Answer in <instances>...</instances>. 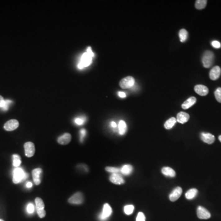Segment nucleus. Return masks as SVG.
<instances>
[{"mask_svg":"<svg viewBox=\"0 0 221 221\" xmlns=\"http://www.w3.org/2000/svg\"><path fill=\"white\" fill-rule=\"evenodd\" d=\"M94 56V54L92 51L90 47L87 48V52L83 53L81 56V60L78 65V68L83 69L84 67L88 66L92 62V58Z\"/></svg>","mask_w":221,"mask_h":221,"instance_id":"obj_1","label":"nucleus"},{"mask_svg":"<svg viewBox=\"0 0 221 221\" xmlns=\"http://www.w3.org/2000/svg\"><path fill=\"white\" fill-rule=\"evenodd\" d=\"M28 176V174L26 173L21 168H16L13 171V183L14 184H18L23 181H25Z\"/></svg>","mask_w":221,"mask_h":221,"instance_id":"obj_2","label":"nucleus"},{"mask_svg":"<svg viewBox=\"0 0 221 221\" xmlns=\"http://www.w3.org/2000/svg\"><path fill=\"white\" fill-rule=\"evenodd\" d=\"M214 54L210 51H206L203 55L202 63L205 68H210L212 66L214 62Z\"/></svg>","mask_w":221,"mask_h":221,"instance_id":"obj_3","label":"nucleus"},{"mask_svg":"<svg viewBox=\"0 0 221 221\" xmlns=\"http://www.w3.org/2000/svg\"><path fill=\"white\" fill-rule=\"evenodd\" d=\"M135 84V79L132 76H127L122 79L119 83L120 87L123 89H127L132 87Z\"/></svg>","mask_w":221,"mask_h":221,"instance_id":"obj_4","label":"nucleus"},{"mask_svg":"<svg viewBox=\"0 0 221 221\" xmlns=\"http://www.w3.org/2000/svg\"><path fill=\"white\" fill-rule=\"evenodd\" d=\"M112 213V208L110 205L108 203H105L103 206V211L99 216V219L101 221H106L111 215Z\"/></svg>","mask_w":221,"mask_h":221,"instance_id":"obj_5","label":"nucleus"},{"mask_svg":"<svg viewBox=\"0 0 221 221\" xmlns=\"http://www.w3.org/2000/svg\"><path fill=\"white\" fill-rule=\"evenodd\" d=\"M83 201V194L79 192L74 193L68 199V202L71 204H74V205L82 204Z\"/></svg>","mask_w":221,"mask_h":221,"instance_id":"obj_6","label":"nucleus"},{"mask_svg":"<svg viewBox=\"0 0 221 221\" xmlns=\"http://www.w3.org/2000/svg\"><path fill=\"white\" fill-rule=\"evenodd\" d=\"M19 126V122L16 119H11L8 120L4 125V129L8 132L13 131L17 129Z\"/></svg>","mask_w":221,"mask_h":221,"instance_id":"obj_7","label":"nucleus"},{"mask_svg":"<svg viewBox=\"0 0 221 221\" xmlns=\"http://www.w3.org/2000/svg\"><path fill=\"white\" fill-rule=\"evenodd\" d=\"M25 154L27 157H31L35 153V146L32 142H27L24 144Z\"/></svg>","mask_w":221,"mask_h":221,"instance_id":"obj_8","label":"nucleus"},{"mask_svg":"<svg viewBox=\"0 0 221 221\" xmlns=\"http://www.w3.org/2000/svg\"><path fill=\"white\" fill-rule=\"evenodd\" d=\"M197 216L201 219H208L210 218L211 214L206 208L200 206L197 208Z\"/></svg>","mask_w":221,"mask_h":221,"instance_id":"obj_9","label":"nucleus"},{"mask_svg":"<svg viewBox=\"0 0 221 221\" xmlns=\"http://www.w3.org/2000/svg\"><path fill=\"white\" fill-rule=\"evenodd\" d=\"M110 180L111 183L117 185L123 184L125 183L124 178L117 173H112L110 177Z\"/></svg>","mask_w":221,"mask_h":221,"instance_id":"obj_10","label":"nucleus"},{"mask_svg":"<svg viewBox=\"0 0 221 221\" xmlns=\"http://www.w3.org/2000/svg\"><path fill=\"white\" fill-rule=\"evenodd\" d=\"M221 68L218 66L213 67L210 73V78L211 80L215 81L217 80L221 76Z\"/></svg>","mask_w":221,"mask_h":221,"instance_id":"obj_11","label":"nucleus"},{"mask_svg":"<svg viewBox=\"0 0 221 221\" xmlns=\"http://www.w3.org/2000/svg\"><path fill=\"white\" fill-rule=\"evenodd\" d=\"M195 92L200 96H206L209 92L208 87L203 85H196L194 87Z\"/></svg>","mask_w":221,"mask_h":221,"instance_id":"obj_12","label":"nucleus"},{"mask_svg":"<svg viewBox=\"0 0 221 221\" xmlns=\"http://www.w3.org/2000/svg\"><path fill=\"white\" fill-rule=\"evenodd\" d=\"M42 173V169L41 168L34 169L32 171V175L34 183L36 185H39L41 184V174Z\"/></svg>","mask_w":221,"mask_h":221,"instance_id":"obj_13","label":"nucleus"},{"mask_svg":"<svg viewBox=\"0 0 221 221\" xmlns=\"http://www.w3.org/2000/svg\"><path fill=\"white\" fill-rule=\"evenodd\" d=\"M183 192L182 188L180 187H176L171 193L169 195V200L171 201H176L181 195Z\"/></svg>","mask_w":221,"mask_h":221,"instance_id":"obj_14","label":"nucleus"},{"mask_svg":"<svg viewBox=\"0 0 221 221\" xmlns=\"http://www.w3.org/2000/svg\"><path fill=\"white\" fill-rule=\"evenodd\" d=\"M71 140V135L68 133H66L57 139V142L61 145H66L70 142Z\"/></svg>","mask_w":221,"mask_h":221,"instance_id":"obj_15","label":"nucleus"},{"mask_svg":"<svg viewBox=\"0 0 221 221\" xmlns=\"http://www.w3.org/2000/svg\"><path fill=\"white\" fill-rule=\"evenodd\" d=\"M201 140L209 144H213L215 141V137L213 135L208 133H201Z\"/></svg>","mask_w":221,"mask_h":221,"instance_id":"obj_16","label":"nucleus"},{"mask_svg":"<svg viewBox=\"0 0 221 221\" xmlns=\"http://www.w3.org/2000/svg\"><path fill=\"white\" fill-rule=\"evenodd\" d=\"M189 115L185 112H180L177 115V122L180 124H185L189 119Z\"/></svg>","mask_w":221,"mask_h":221,"instance_id":"obj_17","label":"nucleus"},{"mask_svg":"<svg viewBox=\"0 0 221 221\" xmlns=\"http://www.w3.org/2000/svg\"><path fill=\"white\" fill-rule=\"evenodd\" d=\"M196 99L195 97H190L189 98H188L187 100H186L182 105V108L184 110H187L189 109V108H191L192 106H193V105L196 103Z\"/></svg>","mask_w":221,"mask_h":221,"instance_id":"obj_18","label":"nucleus"},{"mask_svg":"<svg viewBox=\"0 0 221 221\" xmlns=\"http://www.w3.org/2000/svg\"><path fill=\"white\" fill-rule=\"evenodd\" d=\"M12 103V101L7 100H5L4 98L0 95V108L2 110H7L9 109L10 104Z\"/></svg>","mask_w":221,"mask_h":221,"instance_id":"obj_19","label":"nucleus"},{"mask_svg":"<svg viewBox=\"0 0 221 221\" xmlns=\"http://www.w3.org/2000/svg\"><path fill=\"white\" fill-rule=\"evenodd\" d=\"M162 173L166 176H169V177H175L176 176V172L173 169H172L170 167L165 166L162 169Z\"/></svg>","mask_w":221,"mask_h":221,"instance_id":"obj_20","label":"nucleus"},{"mask_svg":"<svg viewBox=\"0 0 221 221\" xmlns=\"http://www.w3.org/2000/svg\"><path fill=\"white\" fill-rule=\"evenodd\" d=\"M133 166L131 165H125L121 168L120 171L124 175H130L133 171Z\"/></svg>","mask_w":221,"mask_h":221,"instance_id":"obj_21","label":"nucleus"},{"mask_svg":"<svg viewBox=\"0 0 221 221\" xmlns=\"http://www.w3.org/2000/svg\"><path fill=\"white\" fill-rule=\"evenodd\" d=\"M127 124L124 120H120L119 123V133L121 135H124L127 132Z\"/></svg>","mask_w":221,"mask_h":221,"instance_id":"obj_22","label":"nucleus"},{"mask_svg":"<svg viewBox=\"0 0 221 221\" xmlns=\"http://www.w3.org/2000/svg\"><path fill=\"white\" fill-rule=\"evenodd\" d=\"M177 120L176 118L174 117H171L170 119H169L168 120H167L165 123L164 127L167 130H169L171 129H172L173 127V126L174 125V124L176 123Z\"/></svg>","mask_w":221,"mask_h":221,"instance_id":"obj_23","label":"nucleus"},{"mask_svg":"<svg viewBox=\"0 0 221 221\" xmlns=\"http://www.w3.org/2000/svg\"><path fill=\"white\" fill-rule=\"evenodd\" d=\"M35 204H36V211L37 210H44V203L43 201V200L39 198V197H37L35 199Z\"/></svg>","mask_w":221,"mask_h":221,"instance_id":"obj_24","label":"nucleus"},{"mask_svg":"<svg viewBox=\"0 0 221 221\" xmlns=\"http://www.w3.org/2000/svg\"><path fill=\"white\" fill-rule=\"evenodd\" d=\"M198 193V191L196 189H191L189 190L186 193V198L188 200H192L194 198Z\"/></svg>","mask_w":221,"mask_h":221,"instance_id":"obj_25","label":"nucleus"},{"mask_svg":"<svg viewBox=\"0 0 221 221\" xmlns=\"http://www.w3.org/2000/svg\"><path fill=\"white\" fill-rule=\"evenodd\" d=\"M179 38H180V41L182 43L185 42L187 40V36H188V33L187 31L185 29H182L179 31Z\"/></svg>","mask_w":221,"mask_h":221,"instance_id":"obj_26","label":"nucleus"},{"mask_svg":"<svg viewBox=\"0 0 221 221\" xmlns=\"http://www.w3.org/2000/svg\"><path fill=\"white\" fill-rule=\"evenodd\" d=\"M207 4L206 0H197L195 2V7L197 9L201 10L204 9Z\"/></svg>","mask_w":221,"mask_h":221,"instance_id":"obj_27","label":"nucleus"},{"mask_svg":"<svg viewBox=\"0 0 221 221\" xmlns=\"http://www.w3.org/2000/svg\"><path fill=\"white\" fill-rule=\"evenodd\" d=\"M13 158V165L16 168H18L21 164V158L18 154H14L12 156Z\"/></svg>","mask_w":221,"mask_h":221,"instance_id":"obj_28","label":"nucleus"},{"mask_svg":"<svg viewBox=\"0 0 221 221\" xmlns=\"http://www.w3.org/2000/svg\"><path fill=\"white\" fill-rule=\"evenodd\" d=\"M134 211V206L132 205H126L124 207V212L127 215H130Z\"/></svg>","mask_w":221,"mask_h":221,"instance_id":"obj_29","label":"nucleus"},{"mask_svg":"<svg viewBox=\"0 0 221 221\" xmlns=\"http://www.w3.org/2000/svg\"><path fill=\"white\" fill-rule=\"evenodd\" d=\"M214 95H215V98L216 99V100L219 102V103H221V87H219L218 88L215 92H214Z\"/></svg>","mask_w":221,"mask_h":221,"instance_id":"obj_30","label":"nucleus"},{"mask_svg":"<svg viewBox=\"0 0 221 221\" xmlns=\"http://www.w3.org/2000/svg\"><path fill=\"white\" fill-rule=\"evenodd\" d=\"M105 169L107 171L110 172V173H117L120 171V169L118 168L112 167V166H107V167H106Z\"/></svg>","mask_w":221,"mask_h":221,"instance_id":"obj_31","label":"nucleus"},{"mask_svg":"<svg viewBox=\"0 0 221 221\" xmlns=\"http://www.w3.org/2000/svg\"><path fill=\"white\" fill-rule=\"evenodd\" d=\"M27 211L28 214H33L34 212V206L32 203H29L28 204L27 206Z\"/></svg>","mask_w":221,"mask_h":221,"instance_id":"obj_32","label":"nucleus"},{"mask_svg":"<svg viewBox=\"0 0 221 221\" xmlns=\"http://www.w3.org/2000/svg\"><path fill=\"white\" fill-rule=\"evenodd\" d=\"M146 221V218H145V216L144 214L141 213V212H139L138 214V216L137 217V220L136 221Z\"/></svg>","mask_w":221,"mask_h":221,"instance_id":"obj_33","label":"nucleus"},{"mask_svg":"<svg viewBox=\"0 0 221 221\" xmlns=\"http://www.w3.org/2000/svg\"><path fill=\"white\" fill-rule=\"evenodd\" d=\"M84 121L85 120L83 119V118H80V117H77L74 119V122L75 123L77 124V125H83V124L84 123Z\"/></svg>","mask_w":221,"mask_h":221,"instance_id":"obj_34","label":"nucleus"},{"mask_svg":"<svg viewBox=\"0 0 221 221\" xmlns=\"http://www.w3.org/2000/svg\"><path fill=\"white\" fill-rule=\"evenodd\" d=\"M37 213H38V214L39 216V217L40 218H43L46 216V213L45 211L44 210H37Z\"/></svg>","mask_w":221,"mask_h":221,"instance_id":"obj_35","label":"nucleus"},{"mask_svg":"<svg viewBox=\"0 0 221 221\" xmlns=\"http://www.w3.org/2000/svg\"><path fill=\"white\" fill-rule=\"evenodd\" d=\"M211 45L216 49H219L221 47V44L218 41H214L211 43Z\"/></svg>","mask_w":221,"mask_h":221,"instance_id":"obj_36","label":"nucleus"},{"mask_svg":"<svg viewBox=\"0 0 221 221\" xmlns=\"http://www.w3.org/2000/svg\"><path fill=\"white\" fill-rule=\"evenodd\" d=\"M85 135H86V131H85V129H82V130H81V141H83V138L85 136Z\"/></svg>","mask_w":221,"mask_h":221,"instance_id":"obj_37","label":"nucleus"},{"mask_svg":"<svg viewBox=\"0 0 221 221\" xmlns=\"http://www.w3.org/2000/svg\"><path fill=\"white\" fill-rule=\"evenodd\" d=\"M118 95L120 98H125L126 97V94L122 92H119L118 93Z\"/></svg>","mask_w":221,"mask_h":221,"instance_id":"obj_38","label":"nucleus"},{"mask_svg":"<svg viewBox=\"0 0 221 221\" xmlns=\"http://www.w3.org/2000/svg\"><path fill=\"white\" fill-rule=\"evenodd\" d=\"M110 125H111V127H113V128H115V127H117V124H116V123H115V122H114V121L111 122Z\"/></svg>","mask_w":221,"mask_h":221,"instance_id":"obj_39","label":"nucleus"},{"mask_svg":"<svg viewBox=\"0 0 221 221\" xmlns=\"http://www.w3.org/2000/svg\"><path fill=\"white\" fill-rule=\"evenodd\" d=\"M26 186H27V187H28V188H31V187L33 186V184H32V183H31V182H28L27 183Z\"/></svg>","mask_w":221,"mask_h":221,"instance_id":"obj_40","label":"nucleus"},{"mask_svg":"<svg viewBox=\"0 0 221 221\" xmlns=\"http://www.w3.org/2000/svg\"><path fill=\"white\" fill-rule=\"evenodd\" d=\"M219 141L221 142V135H220V136L219 137Z\"/></svg>","mask_w":221,"mask_h":221,"instance_id":"obj_41","label":"nucleus"},{"mask_svg":"<svg viewBox=\"0 0 221 221\" xmlns=\"http://www.w3.org/2000/svg\"><path fill=\"white\" fill-rule=\"evenodd\" d=\"M0 221H4L3 220H2V219H0Z\"/></svg>","mask_w":221,"mask_h":221,"instance_id":"obj_42","label":"nucleus"}]
</instances>
